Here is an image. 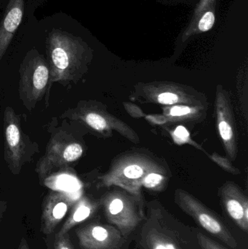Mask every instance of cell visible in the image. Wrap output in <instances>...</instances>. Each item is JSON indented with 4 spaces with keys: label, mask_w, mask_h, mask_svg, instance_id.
<instances>
[{
    "label": "cell",
    "mask_w": 248,
    "mask_h": 249,
    "mask_svg": "<svg viewBox=\"0 0 248 249\" xmlns=\"http://www.w3.org/2000/svg\"><path fill=\"white\" fill-rule=\"evenodd\" d=\"M145 214L135 249H201L199 230L182 223L158 200L146 203Z\"/></svg>",
    "instance_id": "6da1fadb"
},
{
    "label": "cell",
    "mask_w": 248,
    "mask_h": 249,
    "mask_svg": "<svg viewBox=\"0 0 248 249\" xmlns=\"http://www.w3.org/2000/svg\"><path fill=\"white\" fill-rule=\"evenodd\" d=\"M46 53L51 83L66 86L77 83L85 74L92 51L78 36L52 29L46 39Z\"/></svg>",
    "instance_id": "7a4b0ae2"
},
{
    "label": "cell",
    "mask_w": 248,
    "mask_h": 249,
    "mask_svg": "<svg viewBox=\"0 0 248 249\" xmlns=\"http://www.w3.org/2000/svg\"><path fill=\"white\" fill-rule=\"evenodd\" d=\"M151 173L170 174L167 165L153 155L140 152L124 154L115 159L106 174L99 177V187L116 186L143 199V181Z\"/></svg>",
    "instance_id": "3957f363"
},
{
    "label": "cell",
    "mask_w": 248,
    "mask_h": 249,
    "mask_svg": "<svg viewBox=\"0 0 248 249\" xmlns=\"http://www.w3.org/2000/svg\"><path fill=\"white\" fill-rule=\"evenodd\" d=\"M106 220L119 230L127 239L146 217L144 198L135 197L124 190H114L100 200Z\"/></svg>",
    "instance_id": "277c9868"
},
{
    "label": "cell",
    "mask_w": 248,
    "mask_h": 249,
    "mask_svg": "<svg viewBox=\"0 0 248 249\" xmlns=\"http://www.w3.org/2000/svg\"><path fill=\"white\" fill-rule=\"evenodd\" d=\"M19 72V96L28 110H33L45 96L48 101L52 83L49 66L43 55L35 49L29 51Z\"/></svg>",
    "instance_id": "5b68a950"
},
{
    "label": "cell",
    "mask_w": 248,
    "mask_h": 249,
    "mask_svg": "<svg viewBox=\"0 0 248 249\" xmlns=\"http://www.w3.org/2000/svg\"><path fill=\"white\" fill-rule=\"evenodd\" d=\"M61 118L74 121L103 136H112L113 131H116L134 143L139 142L138 135L131 127L111 115L96 102L82 101L75 107L67 109Z\"/></svg>",
    "instance_id": "8992f818"
},
{
    "label": "cell",
    "mask_w": 248,
    "mask_h": 249,
    "mask_svg": "<svg viewBox=\"0 0 248 249\" xmlns=\"http://www.w3.org/2000/svg\"><path fill=\"white\" fill-rule=\"evenodd\" d=\"M174 201L204 231L218 238L230 248H237L238 243L224 221L193 195L182 189H177L174 193Z\"/></svg>",
    "instance_id": "52a82bcc"
},
{
    "label": "cell",
    "mask_w": 248,
    "mask_h": 249,
    "mask_svg": "<svg viewBox=\"0 0 248 249\" xmlns=\"http://www.w3.org/2000/svg\"><path fill=\"white\" fill-rule=\"evenodd\" d=\"M84 153V147L80 141L66 130L54 132L47 146L45 155L36 165V172L42 181L56 168L71 165L78 160Z\"/></svg>",
    "instance_id": "ba28073f"
},
{
    "label": "cell",
    "mask_w": 248,
    "mask_h": 249,
    "mask_svg": "<svg viewBox=\"0 0 248 249\" xmlns=\"http://www.w3.org/2000/svg\"><path fill=\"white\" fill-rule=\"evenodd\" d=\"M135 96L148 103L208 107L205 96L195 89L176 83L160 82L138 85Z\"/></svg>",
    "instance_id": "9c48e42d"
},
{
    "label": "cell",
    "mask_w": 248,
    "mask_h": 249,
    "mask_svg": "<svg viewBox=\"0 0 248 249\" xmlns=\"http://www.w3.org/2000/svg\"><path fill=\"white\" fill-rule=\"evenodd\" d=\"M4 160L12 174L17 175L33 152L29 136L22 130L20 118L10 107L4 109Z\"/></svg>",
    "instance_id": "30bf717a"
},
{
    "label": "cell",
    "mask_w": 248,
    "mask_h": 249,
    "mask_svg": "<svg viewBox=\"0 0 248 249\" xmlns=\"http://www.w3.org/2000/svg\"><path fill=\"white\" fill-rule=\"evenodd\" d=\"M215 111L217 127L224 150L228 159L234 161L238 155L237 126L230 96L221 85L216 88Z\"/></svg>",
    "instance_id": "8fae6325"
},
{
    "label": "cell",
    "mask_w": 248,
    "mask_h": 249,
    "mask_svg": "<svg viewBox=\"0 0 248 249\" xmlns=\"http://www.w3.org/2000/svg\"><path fill=\"white\" fill-rule=\"evenodd\" d=\"M83 249H120L125 239L112 225L90 224L76 231Z\"/></svg>",
    "instance_id": "7c38bea8"
},
{
    "label": "cell",
    "mask_w": 248,
    "mask_h": 249,
    "mask_svg": "<svg viewBox=\"0 0 248 249\" xmlns=\"http://www.w3.org/2000/svg\"><path fill=\"white\" fill-rule=\"evenodd\" d=\"M218 196L226 213L245 232H248V198L242 189L233 181L224 183Z\"/></svg>",
    "instance_id": "4fadbf2b"
},
{
    "label": "cell",
    "mask_w": 248,
    "mask_h": 249,
    "mask_svg": "<svg viewBox=\"0 0 248 249\" xmlns=\"http://www.w3.org/2000/svg\"><path fill=\"white\" fill-rule=\"evenodd\" d=\"M74 203V198L68 193L61 191L50 193L42 203L41 216L42 233L45 235L52 233L65 218Z\"/></svg>",
    "instance_id": "5bb4252c"
},
{
    "label": "cell",
    "mask_w": 248,
    "mask_h": 249,
    "mask_svg": "<svg viewBox=\"0 0 248 249\" xmlns=\"http://www.w3.org/2000/svg\"><path fill=\"white\" fill-rule=\"evenodd\" d=\"M24 0H10L0 22V62L21 23Z\"/></svg>",
    "instance_id": "9a60e30c"
},
{
    "label": "cell",
    "mask_w": 248,
    "mask_h": 249,
    "mask_svg": "<svg viewBox=\"0 0 248 249\" xmlns=\"http://www.w3.org/2000/svg\"><path fill=\"white\" fill-rule=\"evenodd\" d=\"M100 206V200L96 201L87 197L79 199L73 205L68 218L55 236L68 233L70 230L91 218L96 213Z\"/></svg>",
    "instance_id": "2e32d148"
},
{
    "label": "cell",
    "mask_w": 248,
    "mask_h": 249,
    "mask_svg": "<svg viewBox=\"0 0 248 249\" xmlns=\"http://www.w3.org/2000/svg\"><path fill=\"white\" fill-rule=\"evenodd\" d=\"M215 6L216 1H212L196 18L192 20L186 32L183 33L182 37L183 42L193 35L208 32L214 27L215 20Z\"/></svg>",
    "instance_id": "e0dca14e"
},
{
    "label": "cell",
    "mask_w": 248,
    "mask_h": 249,
    "mask_svg": "<svg viewBox=\"0 0 248 249\" xmlns=\"http://www.w3.org/2000/svg\"><path fill=\"white\" fill-rule=\"evenodd\" d=\"M206 109L197 107L175 105L170 108L165 109L164 115L165 119L171 121H184L186 120L197 119L202 118V110Z\"/></svg>",
    "instance_id": "ac0fdd59"
},
{
    "label": "cell",
    "mask_w": 248,
    "mask_h": 249,
    "mask_svg": "<svg viewBox=\"0 0 248 249\" xmlns=\"http://www.w3.org/2000/svg\"><path fill=\"white\" fill-rule=\"evenodd\" d=\"M169 178L165 174L151 173L144 178L142 187L153 191L161 192L167 187Z\"/></svg>",
    "instance_id": "d6986e66"
},
{
    "label": "cell",
    "mask_w": 248,
    "mask_h": 249,
    "mask_svg": "<svg viewBox=\"0 0 248 249\" xmlns=\"http://www.w3.org/2000/svg\"><path fill=\"white\" fill-rule=\"evenodd\" d=\"M198 239L201 249H228L199 231L198 232Z\"/></svg>",
    "instance_id": "ffe728a7"
},
{
    "label": "cell",
    "mask_w": 248,
    "mask_h": 249,
    "mask_svg": "<svg viewBox=\"0 0 248 249\" xmlns=\"http://www.w3.org/2000/svg\"><path fill=\"white\" fill-rule=\"evenodd\" d=\"M211 158H212L213 160L215 161L221 168H224V170L228 171V172L231 173L232 174H235V175L236 174H240V171L237 169L235 167L233 166L230 160L226 159V158L217 155V153L213 154Z\"/></svg>",
    "instance_id": "44dd1931"
},
{
    "label": "cell",
    "mask_w": 248,
    "mask_h": 249,
    "mask_svg": "<svg viewBox=\"0 0 248 249\" xmlns=\"http://www.w3.org/2000/svg\"><path fill=\"white\" fill-rule=\"evenodd\" d=\"M54 249H74L68 233L55 236Z\"/></svg>",
    "instance_id": "7402d4cb"
},
{
    "label": "cell",
    "mask_w": 248,
    "mask_h": 249,
    "mask_svg": "<svg viewBox=\"0 0 248 249\" xmlns=\"http://www.w3.org/2000/svg\"><path fill=\"white\" fill-rule=\"evenodd\" d=\"M174 136L179 142H189V133L185 127L179 126L176 129L174 132Z\"/></svg>",
    "instance_id": "603a6c76"
},
{
    "label": "cell",
    "mask_w": 248,
    "mask_h": 249,
    "mask_svg": "<svg viewBox=\"0 0 248 249\" xmlns=\"http://www.w3.org/2000/svg\"><path fill=\"white\" fill-rule=\"evenodd\" d=\"M214 1H215V0H200L199 2L198 3V5H197L196 9H195L192 20L196 18L201 13H202V11H203L205 9L207 8V7L209 5L210 3Z\"/></svg>",
    "instance_id": "cb8c5ba5"
},
{
    "label": "cell",
    "mask_w": 248,
    "mask_h": 249,
    "mask_svg": "<svg viewBox=\"0 0 248 249\" xmlns=\"http://www.w3.org/2000/svg\"><path fill=\"white\" fill-rule=\"evenodd\" d=\"M17 249H31L29 248V244H28L27 241L24 238H22L21 241H20V244Z\"/></svg>",
    "instance_id": "d4e9b609"
}]
</instances>
